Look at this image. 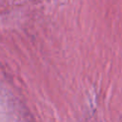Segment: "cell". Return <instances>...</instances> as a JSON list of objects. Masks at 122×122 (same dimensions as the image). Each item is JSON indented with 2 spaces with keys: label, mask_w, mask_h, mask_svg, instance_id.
Here are the masks:
<instances>
[]
</instances>
